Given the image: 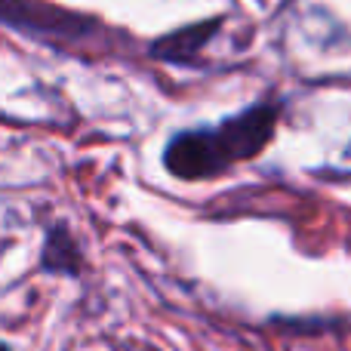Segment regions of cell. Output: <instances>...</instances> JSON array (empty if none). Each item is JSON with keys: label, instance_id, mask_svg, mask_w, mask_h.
Instances as JSON below:
<instances>
[{"label": "cell", "instance_id": "3", "mask_svg": "<svg viewBox=\"0 0 351 351\" xmlns=\"http://www.w3.org/2000/svg\"><path fill=\"white\" fill-rule=\"evenodd\" d=\"M219 25H222L219 19H206V22H194V25H185V28H176L152 43V56L160 62H170V65H197L200 53L210 47Z\"/></svg>", "mask_w": 351, "mask_h": 351}, {"label": "cell", "instance_id": "2", "mask_svg": "<svg viewBox=\"0 0 351 351\" xmlns=\"http://www.w3.org/2000/svg\"><path fill=\"white\" fill-rule=\"evenodd\" d=\"M3 22L47 43H84L102 31V22L96 19L37 0H3Z\"/></svg>", "mask_w": 351, "mask_h": 351}, {"label": "cell", "instance_id": "4", "mask_svg": "<svg viewBox=\"0 0 351 351\" xmlns=\"http://www.w3.org/2000/svg\"><path fill=\"white\" fill-rule=\"evenodd\" d=\"M40 268L49 274H65V278H77L84 271V253H80V243L74 241V234L68 231V225L56 222L47 228L40 250Z\"/></svg>", "mask_w": 351, "mask_h": 351}, {"label": "cell", "instance_id": "1", "mask_svg": "<svg viewBox=\"0 0 351 351\" xmlns=\"http://www.w3.org/2000/svg\"><path fill=\"white\" fill-rule=\"evenodd\" d=\"M280 111H284V102L268 96L210 127L179 130L170 136L160 154L164 170L182 182H204L259 158L274 139Z\"/></svg>", "mask_w": 351, "mask_h": 351}]
</instances>
